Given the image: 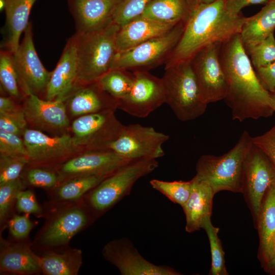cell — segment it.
Returning <instances> with one entry per match:
<instances>
[{
	"label": "cell",
	"mask_w": 275,
	"mask_h": 275,
	"mask_svg": "<svg viewBox=\"0 0 275 275\" xmlns=\"http://www.w3.org/2000/svg\"><path fill=\"white\" fill-rule=\"evenodd\" d=\"M25 179L30 185L37 187L50 189L56 187L59 183L57 172L35 167L28 170Z\"/></svg>",
	"instance_id": "40"
},
{
	"label": "cell",
	"mask_w": 275,
	"mask_h": 275,
	"mask_svg": "<svg viewBox=\"0 0 275 275\" xmlns=\"http://www.w3.org/2000/svg\"><path fill=\"white\" fill-rule=\"evenodd\" d=\"M28 125L22 107L9 112H0V129L20 136Z\"/></svg>",
	"instance_id": "39"
},
{
	"label": "cell",
	"mask_w": 275,
	"mask_h": 275,
	"mask_svg": "<svg viewBox=\"0 0 275 275\" xmlns=\"http://www.w3.org/2000/svg\"><path fill=\"white\" fill-rule=\"evenodd\" d=\"M257 75L263 87L268 91H275V61L256 69Z\"/></svg>",
	"instance_id": "45"
},
{
	"label": "cell",
	"mask_w": 275,
	"mask_h": 275,
	"mask_svg": "<svg viewBox=\"0 0 275 275\" xmlns=\"http://www.w3.org/2000/svg\"><path fill=\"white\" fill-rule=\"evenodd\" d=\"M22 108L27 123L35 129L60 132L70 125L63 100H47L31 94L24 97Z\"/></svg>",
	"instance_id": "18"
},
{
	"label": "cell",
	"mask_w": 275,
	"mask_h": 275,
	"mask_svg": "<svg viewBox=\"0 0 275 275\" xmlns=\"http://www.w3.org/2000/svg\"><path fill=\"white\" fill-rule=\"evenodd\" d=\"M12 56L24 97L31 94L44 97L51 71L45 69L36 52L31 22L24 30L22 40Z\"/></svg>",
	"instance_id": "10"
},
{
	"label": "cell",
	"mask_w": 275,
	"mask_h": 275,
	"mask_svg": "<svg viewBox=\"0 0 275 275\" xmlns=\"http://www.w3.org/2000/svg\"><path fill=\"white\" fill-rule=\"evenodd\" d=\"M64 101L74 117L116 110L118 106V101L103 91L96 81L75 87Z\"/></svg>",
	"instance_id": "21"
},
{
	"label": "cell",
	"mask_w": 275,
	"mask_h": 275,
	"mask_svg": "<svg viewBox=\"0 0 275 275\" xmlns=\"http://www.w3.org/2000/svg\"><path fill=\"white\" fill-rule=\"evenodd\" d=\"M0 155L27 156L23 139L18 135L0 129Z\"/></svg>",
	"instance_id": "41"
},
{
	"label": "cell",
	"mask_w": 275,
	"mask_h": 275,
	"mask_svg": "<svg viewBox=\"0 0 275 275\" xmlns=\"http://www.w3.org/2000/svg\"><path fill=\"white\" fill-rule=\"evenodd\" d=\"M252 138L245 130L228 152L219 156H201L196 165L195 177L208 184L214 194L222 190L242 193L243 165L252 145Z\"/></svg>",
	"instance_id": "3"
},
{
	"label": "cell",
	"mask_w": 275,
	"mask_h": 275,
	"mask_svg": "<svg viewBox=\"0 0 275 275\" xmlns=\"http://www.w3.org/2000/svg\"><path fill=\"white\" fill-rule=\"evenodd\" d=\"M102 254L122 275H178L179 272L165 265L153 264L144 258L127 238L109 241Z\"/></svg>",
	"instance_id": "16"
},
{
	"label": "cell",
	"mask_w": 275,
	"mask_h": 275,
	"mask_svg": "<svg viewBox=\"0 0 275 275\" xmlns=\"http://www.w3.org/2000/svg\"><path fill=\"white\" fill-rule=\"evenodd\" d=\"M221 43L210 44L190 60L201 92L208 103L224 99L227 86L219 59Z\"/></svg>",
	"instance_id": "14"
},
{
	"label": "cell",
	"mask_w": 275,
	"mask_h": 275,
	"mask_svg": "<svg viewBox=\"0 0 275 275\" xmlns=\"http://www.w3.org/2000/svg\"><path fill=\"white\" fill-rule=\"evenodd\" d=\"M274 29L275 1H269L258 13L245 17L240 33L244 46L265 39Z\"/></svg>",
	"instance_id": "28"
},
{
	"label": "cell",
	"mask_w": 275,
	"mask_h": 275,
	"mask_svg": "<svg viewBox=\"0 0 275 275\" xmlns=\"http://www.w3.org/2000/svg\"><path fill=\"white\" fill-rule=\"evenodd\" d=\"M28 164L29 159L26 156H1L0 184L19 178Z\"/></svg>",
	"instance_id": "38"
},
{
	"label": "cell",
	"mask_w": 275,
	"mask_h": 275,
	"mask_svg": "<svg viewBox=\"0 0 275 275\" xmlns=\"http://www.w3.org/2000/svg\"><path fill=\"white\" fill-rule=\"evenodd\" d=\"M156 159H134L109 175L85 196L84 199L96 216L104 213L128 195L140 178L154 171Z\"/></svg>",
	"instance_id": "6"
},
{
	"label": "cell",
	"mask_w": 275,
	"mask_h": 275,
	"mask_svg": "<svg viewBox=\"0 0 275 275\" xmlns=\"http://www.w3.org/2000/svg\"><path fill=\"white\" fill-rule=\"evenodd\" d=\"M24 183L19 177L0 184V223L3 225L7 220L18 193L24 189Z\"/></svg>",
	"instance_id": "37"
},
{
	"label": "cell",
	"mask_w": 275,
	"mask_h": 275,
	"mask_svg": "<svg viewBox=\"0 0 275 275\" xmlns=\"http://www.w3.org/2000/svg\"><path fill=\"white\" fill-rule=\"evenodd\" d=\"M272 93H273V94H271V95H272L274 103H275V91Z\"/></svg>",
	"instance_id": "51"
},
{
	"label": "cell",
	"mask_w": 275,
	"mask_h": 275,
	"mask_svg": "<svg viewBox=\"0 0 275 275\" xmlns=\"http://www.w3.org/2000/svg\"><path fill=\"white\" fill-rule=\"evenodd\" d=\"M175 26L140 16L120 27L116 37L117 53L125 51L163 35Z\"/></svg>",
	"instance_id": "22"
},
{
	"label": "cell",
	"mask_w": 275,
	"mask_h": 275,
	"mask_svg": "<svg viewBox=\"0 0 275 275\" xmlns=\"http://www.w3.org/2000/svg\"><path fill=\"white\" fill-rule=\"evenodd\" d=\"M275 251V230L268 239L264 246L261 249V257L264 262L266 261Z\"/></svg>",
	"instance_id": "47"
},
{
	"label": "cell",
	"mask_w": 275,
	"mask_h": 275,
	"mask_svg": "<svg viewBox=\"0 0 275 275\" xmlns=\"http://www.w3.org/2000/svg\"><path fill=\"white\" fill-rule=\"evenodd\" d=\"M169 139L168 135L152 127L130 124L124 126L109 149L128 159H157L164 155L162 146Z\"/></svg>",
	"instance_id": "11"
},
{
	"label": "cell",
	"mask_w": 275,
	"mask_h": 275,
	"mask_svg": "<svg viewBox=\"0 0 275 275\" xmlns=\"http://www.w3.org/2000/svg\"><path fill=\"white\" fill-rule=\"evenodd\" d=\"M115 111L107 109L82 115L73 121V141L82 152L109 149L124 126L116 118Z\"/></svg>",
	"instance_id": "9"
},
{
	"label": "cell",
	"mask_w": 275,
	"mask_h": 275,
	"mask_svg": "<svg viewBox=\"0 0 275 275\" xmlns=\"http://www.w3.org/2000/svg\"><path fill=\"white\" fill-rule=\"evenodd\" d=\"M121 0H67L76 33H90L112 22V14Z\"/></svg>",
	"instance_id": "19"
},
{
	"label": "cell",
	"mask_w": 275,
	"mask_h": 275,
	"mask_svg": "<svg viewBox=\"0 0 275 275\" xmlns=\"http://www.w3.org/2000/svg\"><path fill=\"white\" fill-rule=\"evenodd\" d=\"M226 1L196 3L164 68L189 61L206 46L223 43L240 33L245 17L230 15L226 10Z\"/></svg>",
	"instance_id": "2"
},
{
	"label": "cell",
	"mask_w": 275,
	"mask_h": 275,
	"mask_svg": "<svg viewBox=\"0 0 275 275\" xmlns=\"http://www.w3.org/2000/svg\"><path fill=\"white\" fill-rule=\"evenodd\" d=\"M164 71L161 78L165 103L176 117L185 122L202 116L208 103L201 92L190 61L166 68Z\"/></svg>",
	"instance_id": "5"
},
{
	"label": "cell",
	"mask_w": 275,
	"mask_h": 275,
	"mask_svg": "<svg viewBox=\"0 0 275 275\" xmlns=\"http://www.w3.org/2000/svg\"><path fill=\"white\" fill-rule=\"evenodd\" d=\"M196 3V0H152L141 16L176 25L187 21Z\"/></svg>",
	"instance_id": "26"
},
{
	"label": "cell",
	"mask_w": 275,
	"mask_h": 275,
	"mask_svg": "<svg viewBox=\"0 0 275 275\" xmlns=\"http://www.w3.org/2000/svg\"><path fill=\"white\" fill-rule=\"evenodd\" d=\"M15 203L17 210L25 214L39 215L42 212L34 194L31 190H21L17 195Z\"/></svg>",
	"instance_id": "43"
},
{
	"label": "cell",
	"mask_w": 275,
	"mask_h": 275,
	"mask_svg": "<svg viewBox=\"0 0 275 275\" xmlns=\"http://www.w3.org/2000/svg\"><path fill=\"white\" fill-rule=\"evenodd\" d=\"M0 81L2 89L9 96L18 100L24 98L12 53L3 49L0 51Z\"/></svg>",
	"instance_id": "32"
},
{
	"label": "cell",
	"mask_w": 275,
	"mask_h": 275,
	"mask_svg": "<svg viewBox=\"0 0 275 275\" xmlns=\"http://www.w3.org/2000/svg\"><path fill=\"white\" fill-rule=\"evenodd\" d=\"M107 177L90 175L67 180L55 187L53 199L57 203L79 201Z\"/></svg>",
	"instance_id": "29"
},
{
	"label": "cell",
	"mask_w": 275,
	"mask_h": 275,
	"mask_svg": "<svg viewBox=\"0 0 275 275\" xmlns=\"http://www.w3.org/2000/svg\"><path fill=\"white\" fill-rule=\"evenodd\" d=\"M257 223L262 249L275 230V180L264 196Z\"/></svg>",
	"instance_id": "31"
},
{
	"label": "cell",
	"mask_w": 275,
	"mask_h": 275,
	"mask_svg": "<svg viewBox=\"0 0 275 275\" xmlns=\"http://www.w3.org/2000/svg\"><path fill=\"white\" fill-rule=\"evenodd\" d=\"M270 0H226V8L232 16L239 14L241 9L246 6L256 4H266Z\"/></svg>",
	"instance_id": "46"
},
{
	"label": "cell",
	"mask_w": 275,
	"mask_h": 275,
	"mask_svg": "<svg viewBox=\"0 0 275 275\" xmlns=\"http://www.w3.org/2000/svg\"><path fill=\"white\" fill-rule=\"evenodd\" d=\"M274 180L275 167L252 143L244 162L242 193L256 221L264 196Z\"/></svg>",
	"instance_id": "12"
},
{
	"label": "cell",
	"mask_w": 275,
	"mask_h": 275,
	"mask_svg": "<svg viewBox=\"0 0 275 275\" xmlns=\"http://www.w3.org/2000/svg\"><path fill=\"white\" fill-rule=\"evenodd\" d=\"M152 0H121L112 14V21L120 26L141 16Z\"/></svg>",
	"instance_id": "36"
},
{
	"label": "cell",
	"mask_w": 275,
	"mask_h": 275,
	"mask_svg": "<svg viewBox=\"0 0 275 275\" xmlns=\"http://www.w3.org/2000/svg\"><path fill=\"white\" fill-rule=\"evenodd\" d=\"M264 268L268 273L275 274V251L269 259L264 262Z\"/></svg>",
	"instance_id": "49"
},
{
	"label": "cell",
	"mask_w": 275,
	"mask_h": 275,
	"mask_svg": "<svg viewBox=\"0 0 275 275\" xmlns=\"http://www.w3.org/2000/svg\"><path fill=\"white\" fill-rule=\"evenodd\" d=\"M131 160L118 155L110 149L80 153L59 166L57 170L59 185L67 180L80 176L100 175L108 176Z\"/></svg>",
	"instance_id": "17"
},
{
	"label": "cell",
	"mask_w": 275,
	"mask_h": 275,
	"mask_svg": "<svg viewBox=\"0 0 275 275\" xmlns=\"http://www.w3.org/2000/svg\"><path fill=\"white\" fill-rule=\"evenodd\" d=\"M191 193L182 207L185 215V230L191 233L203 228L205 221L211 218L212 201L215 195L211 187L195 177L190 180Z\"/></svg>",
	"instance_id": "23"
},
{
	"label": "cell",
	"mask_w": 275,
	"mask_h": 275,
	"mask_svg": "<svg viewBox=\"0 0 275 275\" xmlns=\"http://www.w3.org/2000/svg\"><path fill=\"white\" fill-rule=\"evenodd\" d=\"M216 0H196V3H210Z\"/></svg>",
	"instance_id": "50"
},
{
	"label": "cell",
	"mask_w": 275,
	"mask_h": 275,
	"mask_svg": "<svg viewBox=\"0 0 275 275\" xmlns=\"http://www.w3.org/2000/svg\"><path fill=\"white\" fill-rule=\"evenodd\" d=\"M20 107L14 101V99L9 97L1 96L0 97V112H9Z\"/></svg>",
	"instance_id": "48"
},
{
	"label": "cell",
	"mask_w": 275,
	"mask_h": 275,
	"mask_svg": "<svg viewBox=\"0 0 275 275\" xmlns=\"http://www.w3.org/2000/svg\"><path fill=\"white\" fill-rule=\"evenodd\" d=\"M209 239L211 255V264L210 274L227 275L228 273L225 266L224 252L222 248L221 241L218 238V233L219 229L214 227L211 218L207 219L203 226Z\"/></svg>",
	"instance_id": "33"
},
{
	"label": "cell",
	"mask_w": 275,
	"mask_h": 275,
	"mask_svg": "<svg viewBox=\"0 0 275 275\" xmlns=\"http://www.w3.org/2000/svg\"><path fill=\"white\" fill-rule=\"evenodd\" d=\"M133 80V72L113 69L101 76L96 81L103 91L119 101L129 92Z\"/></svg>",
	"instance_id": "30"
},
{
	"label": "cell",
	"mask_w": 275,
	"mask_h": 275,
	"mask_svg": "<svg viewBox=\"0 0 275 275\" xmlns=\"http://www.w3.org/2000/svg\"><path fill=\"white\" fill-rule=\"evenodd\" d=\"M120 27L112 22L95 32L74 34L77 61L75 87L95 82L111 70L117 53L116 37Z\"/></svg>",
	"instance_id": "4"
},
{
	"label": "cell",
	"mask_w": 275,
	"mask_h": 275,
	"mask_svg": "<svg viewBox=\"0 0 275 275\" xmlns=\"http://www.w3.org/2000/svg\"><path fill=\"white\" fill-rule=\"evenodd\" d=\"M251 62L257 69L275 61V38L273 33L255 44L244 46Z\"/></svg>",
	"instance_id": "35"
},
{
	"label": "cell",
	"mask_w": 275,
	"mask_h": 275,
	"mask_svg": "<svg viewBox=\"0 0 275 275\" xmlns=\"http://www.w3.org/2000/svg\"><path fill=\"white\" fill-rule=\"evenodd\" d=\"M36 0H5L6 21L3 29L1 48L14 52L20 38L30 21L32 8Z\"/></svg>",
	"instance_id": "24"
},
{
	"label": "cell",
	"mask_w": 275,
	"mask_h": 275,
	"mask_svg": "<svg viewBox=\"0 0 275 275\" xmlns=\"http://www.w3.org/2000/svg\"><path fill=\"white\" fill-rule=\"evenodd\" d=\"M134 80L128 94L118 101V109L145 118L166 102L162 78L146 70L133 71Z\"/></svg>",
	"instance_id": "13"
},
{
	"label": "cell",
	"mask_w": 275,
	"mask_h": 275,
	"mask_svg": "<svg viewBox=\"0 0 275 275\" xmlns=\"http://www.w3.org/2000/svg\"><path fill=\"white\" fill-rule=\"evenodd\" d=\"M150 183L173 203L182 207L188 200L191 189V181H166L153 179Z\"/></svg>",
	"instance_id": "34"
},
{
	"label": "cell",
	"mask_w": 275,
	"mask_h": 275,
	"mask_svg": "<svg viewBox=\"0 0 275 275\" xmlns=\"http://www.w3.org/2000/svg\"><path fill=\"white\" fill-rule=\"evenodd\" d=\"M0 271L1 274L22 275L41 272L39 256L32 251L30 245L25 243L3 242Z\"/></svg>",
	"instance_id": "25"
},
{
	"label": "cell",
	"mask_w": 275,
	"mask_h": 275,
	"mask_svg": "<svg viewBox=\"0 0 275 275\" xmlns=\"http://www.w3.org/2000/svg\"><path fill=\"white\" fill-rule=\"evenodd\" d=\"M77 77L76 42L73 35L68 39L56 67L51 71L44 99L64 100L75 87Z\"/></svg>",
	"instance_id": "20"
},
{
	"label": "cell",
	"mask_w": 275,
	"mask_h": 275,
	"mask_svg": "<svg viewBox=\"0 0 275 275\" xmlns=\"http://www.w3.org/2000/svg\"><path fill=\"white\" fill-rule=\"evenodd\" d=\"M185 23H180L163 35L117 53L111 69L148 71L165 64L180 40Z\"/></svg>",
	"instance_id": "8"
},
{
	"label": "cell",
	"mask_w": 275,
	"mask_h": 275,
	"mask_svg": "<svg viewBox=\"0 0 275 275\" xmlns=\"http://www.w3.org/2000/svg\"><path fill=\"white\" fill-rule=\"evenodd\" d=\"M60 205L51 213L34 240L39 248L54 250L66 246L76 234L90 224L96 216L84 198Z\"/></svg>",
	"instance_id": "7"
},
{
	"label": "cell",
	"mask_w": 275,
	"mask_h": 275,
	"mask_svg": "<svg viewBox=\"0 0 275 275\" xmlns=\"http://www.w3.org/2000/svg\"><path fill=\"white\" fill-rule=\"evenodd\" d=\"M29 164L43 166L63 160L80 151L72 136L64 133L49 136L42 131L26 128L22 134Z\"/></svg>",
	"instance_id": "15"
},
{
	"label": "cell",
	"mask_w": 275,
	"mask_h": 275,
	"mask_svg": "<svg viewBox=\"0 0 275 275\" xmlns=\"http://www.w3.org/2000/svg\"><path fill=\"white\" fill-rule=\"evenodd\" d=\"M270 1H275V0H270Z\"/></svg>",
	"instance_id": "52"
},
{
	"label": "cell",
	"mask_w": 275,
	"mask_h": 275,
	"mask_svg": "<svg viewBox=\"0 0 275 275\" xmlns=\"http://www.w3.org/2000/svg\"><path fill=\"white\" fill-rule=\"evenodd\" d=\"M219 59L227 86L224 100L232 119L242 122L271 116L275 112L272 95L255 72L240 34L221 44Z\"/></svg>",
	"instance_id": "1"
},
{
	"label": "cell",
	"mask_w": 275,
	"mask_h": 275,
	"mask_svg": "<svg viewBox=\"0 0 275 275\" xmlns=\"http://www.w3.org/2000/svg\"><path fill=\"white\" fill-rule=\"evenodd\" d=\"M253 144L260 149L275 167V125L265 133L252 138Z\"/></svg>",
	"instance_id": "44"
},
{
	"label": "cell",
	"mask_w": 275,
	"mask_h": 275,
	"mask_svg": "<svg viewBox=\"0 0 275 275\" xmlns=\"http://www.w3.org/2000/svg\"><path fill=\"white\" fill-rule=\"evenodd\" d=\"M9 229L11 235L16 239H26L34 227L27 214L15 215L8 222Z\"/></svg>",
	"instance_id": "42"
},
{
	"label": "cell",
	"mask_w": 275,
	"mask_h": 275,
	"mask_svg": "<svg viewBox=\"0 0 275 275\" xmlns=\"http://www.w3.org/2000/svg\"><path fill=\"white\" fill-rule=\"evenodd\" d=\"M39 258L41 272L46 275H76L82 263L81 251L77 248L45 250Z\"/></svg>",
	"instance_id": "27"
}]
</instances>
